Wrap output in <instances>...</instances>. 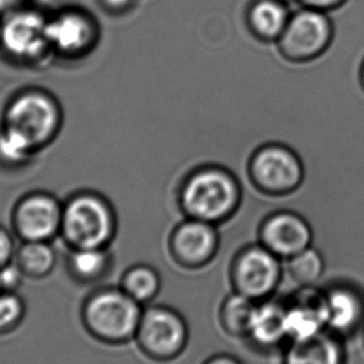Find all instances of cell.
<instances>
[{
  "mask_svg": "<svg viewBox=\"0 0 364 364\" xmlns=\"http://www.w3.org/2000/svg\"><path fill=\"white\" fill-rule=\"evenodd\" d=\"M242 186L226 167L203 165L182 177L177 205L185 218L220 225L232 218L242 203Z\"/></svg>",
  "mask_w": 364,
  "mask_h": 364,
  "instance_id": "1",
  "label": "cell"
},
{
  "mask_svg": "<svg viewBox=\"0 0 364 364\" xmlns=\"http://www.w3.org/2000/svg\"><path fill=\"white\" fill-rule=\"evenodd\" d=\"M64 122L60 102L50 91L26 87L6 102L0 125L16 132L36 152L55 140Z\"/></svg>",
  "mask_w": 364,
  "mask_h": 364,
  "instance_id": "2",
  "label": "cell"
},
{
  "mask_svg": "<svg viewBox=\"0 0 364 364\" xmlns=\"http://www.w3.org/2000/svg\"><path fill=\"white\" fill-rule=\"evenodd\" d=\"M48 13L23 4L0 16V54L11 64L43 65L51 55L46 36Z\"/></svg>",
  "mask_w": 364,
  "mask_h": 364,
  "instance_id": "3",
  "label": "cell"
},
{
  "mask_svg": "<svg viewBox=\"0 0 364 364\" xmlns=\"http://www.w3.org/2000/svg\"><path fill=\"white\" fill-rule=\"evenodd\" d=\"M46 36L51 55L60 60L76 61L97 49L102 31L90 11L80 6H64L48 13Z\"/></svg>",
  "mask_w": 364,
  "mask_h": 364,
  "instance_id": "4",
  "label": "cell"
},
{
  "mask_svg": "<svg viewBox=\"0 0 364 364\" xmlns=\"http://www.w3.org/2000/svg\"><path fill=\"white\" fill-rule=\"evenodd\" d=\"M248 175L261 193L282 196L294 193L304 181V164L291 147L268 142L250 157Z\"/></svg>",
  "mask_w": 364,
  "mask_h": 364,
  "instance_id": "5",
  "label": "cell"
},
{
  "mask_svg": "<svg viewBox=\"0 0 364 364\" xmlns=\"http://www.w3.org/2000/svg\"><path fill=\"white\" fill-rule=\"evenodd\" d=\"M333 21L329 13L297 6L276 44L284 59L304 63L322 55L333 41Z\"/></svg>",
  "mask_w": 364,
  "mask_h": 364,
  "instance_id": "6",
  "label": "cell"
},
{
  "mask_svg": "<svg viewBox=\"0 0 364 364\" xmlns=\"http://www.w3.org/2000/svg\"><path fill=\"white\" fill-rule=\"evenodd\" d=\"M61 225L66 236L81 247H102L114 228L107 200L94 193H76L63 208Z\"/></svg>",
  "mask_w": 364,
  "mask_h": 364,
  "instance_id": "7",
  "label": "cell"
},
{
  "mask_svg": "<svg viewBox=\"0 0 364 364\" xmlns=\"http://www.w3.org/2000/svg\"><path fill=\"white\" fill-rule=\"evenodd\" d=\"M282 259L262 246L251 245L236 255L231 266L233 292L256 302L271 299L282 279Z\"/></svg>",
  "mask_w": 364,
  "mask_h": 364,
  "instance_id": "8",
  "label": "cell"
},
{
  "mask_svg": "<svg viewBox=\"0 0 364 364\" xmlns=\"http://www.w3.org/2000/svg\"><path fill=\"white\" fill-rule=\"evenodd\" d=\"M259 243L282 261L312 246L314 231L309 220L291 208H279L263 218Z\"/></svg>",
  "mask_w": 364,
  "mask_h": 364,
  "instance_id": "9",
  "label": "cell"
},
{
  "mask_svg": "<svg viewBox=\"0 0 364 364\" xmlns=\"http://www.w3.org/2000/svg\"><path fill=\"white\" fill-rule=\"evenodd\" d=\"M136 302L127 294L107 291L91 301L87 319L92 328L105 338H129L139 329L141 321Z\"/></svg>",
  "mask_w": 364,
  "mask_h": 364,
  "instance_id": "10",
  "label": "cell"
},
{
  "mask_svg": "<svg viewBox=\"0 0 364 364\" xmlns=\"http://www.w3.org/2000/svg\"><path fill=\"white\" fill-rule=\"evenodd\" d=\"M137 331L144 348L157 358H175L188 343L185 319L165 307H154L142 314Z\"/></svg>",
  "mask_w": 364,
  "mask_h": 364,
  "instance_id": "11",
  "label": "cell"
},
{
  "mask_svg": "<svg viewBox=\"0 0 364 364\" xmlns=\"http://www.w3.org/2000/svg\"><path fill=\"white\" fill-rule=\"evenodd\" d=\"M220 245L218 226L195 218H185L171 236V251L183 267L206 266L218 252Z\"/></svg>",
  "mask_w": 364,
  "mask_h": 364,
  "instance_id": "12",
  "label": "cell"
},
{
  "mask_svg": "<svg viewBox=\"0 0 364 364\" xmlns=\"http://www.w3.org/2000/svg\"><path fill=\"white\" fill-rule=\"evenodd\" d=\"M286 304V336L287 343L311 338L327 331L324 314L323 291L306 286Z\"/></svg>",
  "mask_w": 364,
  "mask_h": 364,
  "instance_id": "13",
  "label": "cell"
},
{
  "mask_svg": "<svg viewBox=\"0 0 364 364\" xmlns=\"http://www.w3.org/2000/svg\"><path fill=\"white\" fill-rule=\"evenodd\" d=\"M16 220L24 237L29 241H44L60 226L63 208L50 193H29L18 203Z\"/></svg>",
  "mask_w": 364,
  "mask_h": 364,
  "instance_id": "14",
  "label": "cell"
},
{
  "mask_svg": "<svg viewBox=\"0 0 364 364\" xmlns=\"http://www.w3.org/2000/svg\"><path fill=\"white\" fill-rule=\"evenodd\" d=\"M326 328L343 337L353 333L364 322V297L348 284H333L323 289Z\"/></svg>",
  "mask_w": 364,
  "mask_h": 364,
  "instance_id": "15",
  "label": "cell"
},
{
  "mask_svg": "<svg viewBox=\"0 0 364 364\" xmlns=\"http://www.w3.org/2000/svg\"><path fill=\"white\" fill-rule=\"evenodd\" d=\"M286 304L284 301L263 299L256 304L248 327L247 337L261 348H273L287 342L286 336Z\"/></svg>",
  "mask_w": 364,
  "mask_h": 364,
  "instance_id": "16",
  "label": "cell"
},
{
  "mask_svg": "<svg viewBox=\"0 0 364 364\" xmlns=\"http://www.w3.org/2000/svg\"><path fill=\"white\" fill-rule=\"evenodd\" d=\"M284 364H344L341 337L323 331L311 338L289 342Z\"/></svg>",
  "mask_w": 364,
  "mask_h": 364,
  "instance_id": "17",
  "label": "cell"
},
{
  "mask_svg": "<svg viewBox=\"0 0 364 364\" xmlns=\"http://www.w3.org/2000/svg\"><path fill=\"white\" fill-rule=\"evenodd\" d=\"M294 8L282 0H251L246 13L253 36L267 43H277L284 34Z\"/></svg>",
  "mask_w": 364,
  "mask_h": 364,
  "instance_id": "18",
  "label": "cell"
},
{
  "mask_svg": "<svg viewBox=\"0 0 364 364\" xmlns=\"http://www.w3.org/2000/svg\"><path fill=\"white\" fill-rule=\"evenodd\" d=\"M256 304V301L237 292L228 296L220 309V322L223 331L232 337L246 338Z\"/></svg>",
  "mask_w": 364,
  "mask_h": 364,
  "instance_id": "19",
  "label": "cell"
},
{
  "mask_svg": "<svg viewBox=\"0 0 364 364\" xmlns=\"http://www.w3.org/2000/svg\"><path fill=\"white\" fill-rule=\"evenodd\" d=\"M287 272L301 286H314L324 272L323 256L312 246L286 261Z\"/></svg>",
  "mask_w": 364,
  "mask_h": 364,
  "instance_id": "20",
  "label": "cell"
},
{
  "mask_svg": "<svg viewBox=\"0 0 364 364\" xmlns=\"http://www.w3.org/2000/svg\"><path fill=\"white\" fill-rule=\"evenodd\" d=\"M38 152L16 132L0 125V165L6 168H19L34 159Z\"/></svg>",
  "mask_w": 364,
  "mask_h": 364,
  "instance_id": "21",
  "label": "cell"
},
{
  "mask_svg": "<svg viewBox=\"0 0 364 364\" xmlns=\"http://www.w3.org/2000/svg\"><path fill=\"white\" fill-rule=\"evenodd\" d=\"M160 289V279L150 267H136L127 273L125 291L135 301L151 299Z\"/></svg>",
  "mask_w": 364,
  "mask_h": 364,
  "instance_id": "22",
  "label": "cell"
},
{
  "mask_svg": "<svg viewBox=\"0 0 364 364\" xmlns=\"http://www.w3.org/2000/svg\"><path fill=\"white\" fill-rule=\"evenodd\" d=\"M21 267L31 273H44L54 263V253L41 241H31L19 252Z\"/></svg>",
  "mask_w": 364,
  "mask_h": 364,
  "instance_id": "23",
  "label": "cell"
},
{
  "mask_svg": "<svg viewBox=\"0 0 364 364\" xmlns=\"http://www.w3.org/2000/svg\"><path fill=\"white\" fill-rule=\"evenodd\" d=\"M107 256L102 247H81L74 252L71 263L76 273L82 277H94L102 271Z\"/></svg>",
  "mask_w": 364,
  "mask_h": 364,
  "instance_id": "24",
  "label": "cell"
},
{
  "mask_svg": "<svg viewBox=\"0 0 364 364\" xmlns=\"http://www.w3.org/2000/svg\"><path fill=\"white\" fill-rule=\"evenodd\" d=\"M21 314V304L13 294L0 296V329L6 328L14 321L19 318Z\"/></svg>",
  "mask_w": 364,
  "mask_h": 364,
  "instance_id": "25",
  "label": "cell"
},
{
  "mask_svg": "<svg viewBox=\"0 0 364 364\" xmlns=\"http://www.w3.org/2000/svg\"><path fill=\"white\" fill-rule=\"evenodd\" d=\"M104 13L110 16H127L134 11L139 0H95Z\"/></svg>",
  "mask_w": 364,
  "mask_h": 364,
  "instance_id": "26",
  "label": "cell"
},
{
  "mask_svg": "<svg viewBox=\"0 0 364 364\" xmlns=\"http://www.w3.org/2000/svg\"><path fill=\"white\" fill-rule=\"evenodd\" d=\"M21 282V271L13 264H6L0 271V286L14 289Z\"/></svg>",
  "mask_w": 364,
  "mask_h": 364,
  "instance_id": "27",
  "label": "cell"
},
{
  "mask_svg": "<svg viewBox=\"0 0 364 364\" xmlns=\"http://www.w3.org/2000/svg\"><path fill=\"white\" fill-rule=\"evenodd\" d=\"M344 1L346 0H299V6H307L329 13L342 6Z\"/></svg>",
  "mask_w": 364,
  "mask_h": 364,
  "instance_id": "28",
  "label": "cell"
},
{
  "mask_svg": "<svg viewBox=\"0 0 364 364\" xmlns=\"http://www.w3.org/2000/svg\"><path fill=\"white\" fill-rule=\"evenodd\" d=\"M13 251V243H11L9 235L0 228V264L4 263L11 257Z\"/></svg>",
  "mask_w": 364,
  "mask_h": 364,
  "instance_id": "29",
  "label": "cell"
},
{
  "mask_svg": "<svg viewBox=\"0 0 364 364\" xmlns=\"http://www.w3.org/2000/svg\"><path fill=\"white\" fill-rule=\"evenodd\" d=\"M203 364H242L237 358L228 354H218L213 358L208 359Z\"/></svg>",
  "mask_w": 364,
  "mask_h": 364,
  "instance_id": "30",
  "label": "cell"
},
{
  "mask_svg": "<svg viewBox=\"0 0 364 364\" xmlns=\"http://www.w3.org/2000/svg\"><path fill=\"white\" fill-rule=\"evenodd\" d=\"M11 0H0V14L6 13V11H11Z\"/></svg>",
  "mask_w": 364,
  "mask_h": 364,
  "instance_id": "31",
  "label": "cell"
},
{
  "mask_svg": "<svg viewBox=\"0 0 364 364\" xmlns=\"http://www.w3.org/2000/svg\"><path fill=\"white\" fill-rule=\"evenodd\" d=\"M284 3H287L289 6H292L294 9H296L299 6V0H282Z\"/></svg>",
  "mask_w": 364,
  "mask_h": 364,
  "instance_id": "32",
  "label": "cell"
},
{
  "mask_svg": "<svg viewBox=\"0 0 364 364\" xmlns=\"http://www.w3.org/2000/svg\"><path fill=\"white\" fill-rule=\"evenodd\" d=\"M23 4H26L24 0H11V9L16 6H23Z\"/></svg>",
  "mask_w": 364,
  "mask_h": 364,
  "instance_id": "33",
  "label": "cell"
},
{
  "mask_svg": "<svg viewBox=\"0 0 364 364\" xmlns=\"http://www.w3.org/2000/svg\"><path fill=\"white\" fill-rule=\"evenodd\" d=\"M360 74H362V82H363V86H364V61H363V65H362V73H360Z\"/></svg>",
  "mask_w": 364,
  "mask_h": 364,
  "instance_id": "34",
  "label": "cell"
},
{
  "mask_svg": "<svg viewBox=\"0 0 364 364\" xmlns=\"http://www.w3.org/2000/svg\"><path fill=\"white\" fill-rule=\"evenodd\" d=\"M0 287H1V286H0Z\"/></svg>",
  "mask_w": 364,
  "mask_h": 364,
  "instance_id": "35",
  "label": "cell"
}]
</instances>
